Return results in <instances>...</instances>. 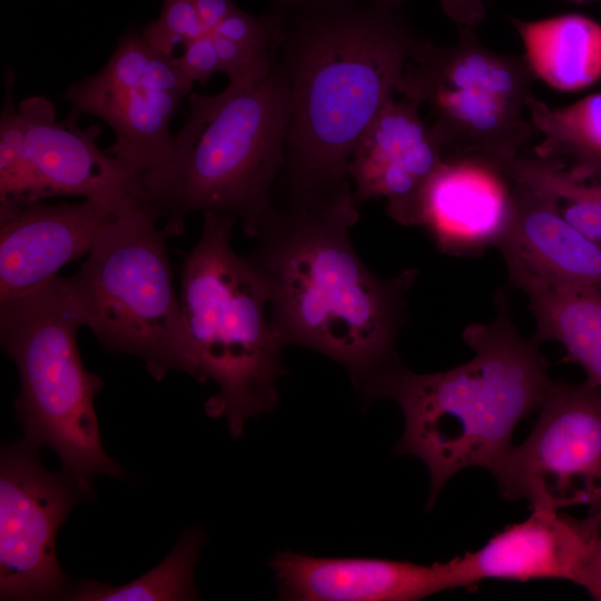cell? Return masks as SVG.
<instances>
[{
    "mask_svg": "<svg viewBox=\"0 0 601 601\" xmlns=\"http://www.w3.org/2000/svg\"><path fill=\"white\" fill-rule=\"evenodd\" d=\"M203 216L178 290L188 341L186 374L216 384L218 392L206 401L205 412L224 417L230 435L239 437L249 418L275 408L286 345L273 323L262 277L231 247L237 220Z\"/></svg>",
    "mask_w": 601,
    "mask_h": 601,
    "instance_id": "obj_5",
    "label": "cell"
},
{
    "mask_svg": "<svg viewBox=\"0 0 601 601\" xmlns=\"http://www.w3.org/2000/svg\"><path fill=\"white\" fill-rule=\"evenodd\" d=\"M529 436L491 470L501 494L531 509L601 504V388L553 382Z\"/></svg>",
    "mask_w": 601,
    "mask_h": 601,
    "instance_id": "obj_9",
    "label": "cell"
},
{
    "mask_svg": "<svg viewBox=\"0 0 601 601\" xmlns=\"http://www.w3.org/2000/svg\"><path fill=\"white\" fill-rule=\"evenodd\" d=\"M159 220L146 201L116 215L81 267L61 276L82 326L109 352L140 358L156 381L188 368L179 293Z\"/></svg>",
    "mask_w": 601,
    "mask_h": 601,
    "instance_id": "obj_7",
    "label": "cell"
},
{
    "mask_svg": "<svg viewBox=\"0 0 601 601\" xmlns=\"http://www.w3.org/2000/svg\"><path fill=\"white\" fill-rule=\"evenodd\" d=\"M579 522L583 554L575 583L583 587L594 600L601 601V504L590 508Z\"/></svg>",
    "mask_w": 601,
    "mask_h": 601,
    "instance_id": "obj_28",
    "label": "cell"
},
{
    "mask_svg": "<svg viewBox=\"0 0 601 601\" xmlns=\"http://www.w3.org/2000/svg\"><path fill=\"white\" fill-rule=\"evenodd\" d=\"M194 3L203 24L209 32L238 8L233 0H194Z\"/></svg>",
    "mask_w": 601,
    "mask_h": 601,
    "instance_id": "obj_32",
    "label": "cell"
},
{
    "mask_svg": "<svg viewBox=\"0 0 601 601\" xmlns=\"http://www.w3.org/2000/svg\"><path fill=\"white\" fill-rule=\"evenodd\" d=\"M118 214L104 204H28L0 218V302L39 290L68 263L88 255Z\"/></svg>",
    "mask_w": 601,
    "mask_h": 601,
    "instance_id": "obj_13",
    "label": "cell"
},
{
    "mask_svg": "<svg viewBox=\"0 0 601 601\" xmlns=\"http://www.w3.org/2000/svg\"><path fill=\"white\" fill-rule=\"evenodd\" d=\"M495 304L492 321L463 331L474 351L469 362L428 374L397 363L358 388L365 404L391 398L400 405L404 432L395 452L417 456L427 466L428 508L461 470L491 472L512 446L518 424L540 408L554 382L539 344L514 325L506 294Z\"/></svg>",
    "mask_w": 601,
    "mask_h": 601,
    "instance_id": "obj_3",
    "label": "cell"
},
{
    "mask_svg": "<svg viewBox=\"0 0 601 601\" xmlns=\"http://www.w3.org/2000/svg\"><path fill=\"white\" fill-rule=\"evenodd\" d=\"M205 534L200 528L185 532L171 552L152 570L119 587L93 580L77 582L68 597L73 601H181L196 600L194 570Z\"/></svg>",
    "mask_w": 601,
    "mask_h": 601,
    "instance_id": "obj_23",
    "label": "cell"
},
{
    "mask_svg": "<svg viewBox=\"0 0 601 601\" xmlns=\"http://www.w3.org/2000/svg\"><path fill=\"white\" fill-rule=\"evenodd\" d=\"M289 111L287 78L276 55L268 75L253 86L190 93L170 158L140 178L142 200L165 219L167 237L183 234L196 211L230 216L256 236L286 164Z\"/></svg>",
    "mask_w": 601,
    "mask_h": 601,
    "instance_id": "obj_4",
    "label": "cell"
},
{
    "mask_svg": "<svg viewBox=\"0 0 601 601\" xmlns=\"http://www.w3.org/2000/svg\"><path fill=\"white\" fill-rule=\"evenodd\" d=\"M24 440L0 455V600H68L73 585L59 565L56 538L87 497L71 475L48 471Z\"/></svg>",
    "mask_w": 601,
    "mask_h": 601,
    "instance_id": "obj_10",
    "label": "cell"
},
{
    "mask_svg": "<svg viewBox=\"0 0 601 601\" xmlns=\"http://www.w3.org/2000/svg\"><path fill=\"white\" fill-rule=\"evenodd\" d=\"M528 114L542 137L534 155L559 160L580 176L601 174V92L563 107L533 96Z\"/></svg>",
    "mask_w": 601,
    "mask_h": 601,
    "instance_id": "obj_20",
    "label": "cell"
},
{
    "mask_svg": "<svg viewBox=\"0 0 601 601\" xmlns=\"http://www.w3.org/2000/svg\"><path fill=\"white\" fill-rule=\"evenodd\" d=\"M514 181L477 156L446 155L422 203L420 225L447 255H476L497 247L512 214Z\"/></svg>",
    "mask_w": 601,
    "mask_h": 601,
    "instance_id": "obj_14",
    "label": "cell"
},
{
    "mask_svg": "<svg viewBox=\"0 0 601 601\" xmlns=\"http://www.w3.org/2000/svg\"><path fill=\"white\" fill-rule=\"evenodd\" d=\"M445 158L421 109L393 98L359 138L349 160L355 204L384 198L391 218L418 226L425 190Z\"/></svg>",
    "mask_w": 601,
    "mask_h": 601,
    "instance_id": "obj_12",
    "label": "cell"
},
{
    "mask_svg": "<svg viewBox=\"0 0 601 601\" xmlns=\"http://www.w3.org/2000/svg\"><path fill=\"white\" fill-rule=\"evenodd\" d=\"M92 116L104 120L115 134L106 150L142 176L171 156L175 136L170 119L161 115L137 88L98 106Z\"/></svg>",
    "mask_w": 601,
    "mask_h": 601,
    "instance_id": "obj_22",
    "label": "cell"
},
{
    "mask_svg": "<svg viewBox=\"0 0 601 601\" xmlns=\"http://www.w3.org/2000/svg\"><path fill=\"white\" fill-rule=\"evenodd\" d=\"M18 107L27 129L26 168L10 214L55 196L96 200L116 214L144 201L141 176L98 147L99 125L80 129L69 117L58 121L52 102L40 96Z\"/></svg>",
    "mask_w": 601,
    "mask_h": 601,
    "instance_id": "obj_11",
    "label": "cell"
},
{
    "mask_svg": "<svg viewBox=\"0 0 601 601\" xmlns=\"http://www.w3.org/2000/svg\"><path fill=\"white\" fill-rule=\"evenodd\" d=\"M536 79L575 91L601 78V24L579 13L540 20L510 18Z\"/></svg>",
    "mask_w": 601,
    "mask_h": 601,
    "instance_id": "obj_19",
    "label": "cell"
},
{
    "mask_svg": "<svg viewBox=\"0 0 601 601\" xmlns=\"http://www.w3.org/2000/svg\"><path fill=\"white\" fill-rule=\"evenodd\" d=\"M497 248L508 273L601 288V247L516 183L511 219Z\"/></svg>",
    "mask_w": 601,
    "mask_h": 601,
    "instance_id": "obj_17",
    "label": "cell"
},
{
    "mask_svg": "<svg viewBox=\"0 0 601 601\" xmlns=\"http://www.w3.org/2000/svg\"><path fill=\"white\" fill-rule=\"evenodd\" d=\"M80 327L61 276L31 294L0 302L1 347L20 378L14 411L23 440L51 449L61 470L91 496L96 475L120 477L122 469L101 444L95 398L104 383L81 361Z\"/></svg>",
    "mask_w": 601,
    "mask_h": 601,
    "instance_id": "obj_6",
    "label": "cell"
},
{
    "mask_svg": "<svg viewBox=\"0 0 601 601\" xmlns=\"http://www.w3.org/2000/svg\"><path fill=\"white\" fill-rule=\"evenodd\" d=\"M283 30L282 11L255 17L238 7L211 32L248 48L276 52L283 38Z\"/></svg>",
    "mask_w": 601,
    "mask_h": 601,
    "instance_id": "obj_26",
    "label": "cell"
},
{
    "mask_svg": "<svg viewBox=\"0 0 601 601\" xmlns=\"http://www.w3.org/2000/svg\"><path fill=\"white\" fill-rule=\"evenodd\" d=\"M220 72L229 78L228 86L244 88L263 80L270 71L275 53L238 45L213 33Z\"/></svg>",
    "mask_w": 601,
    "mask_h": 601,
    "instance_id": "obj_27",
    "label": "cell"
},
{
    "mask_svg": "<svg viewBox=\"0 0 601 601\" xmlns=\"http://www.w3.org/2000/svg\"><path fill=\"white\" fill-rule=\"evenodd\" d=\"M358 209L351 184L319 199L274 201L246 255L284 344L337 362L357 390L398 363L395 342L417 275L381 278L366 267L351 240Z\"/></svg>",
    "mask_w": 601,
    "mask_h": 601,
    "instance_id": "obj_2",
    "label": "cell"
},
{
    "mask_svg": "<svg viewBox=\"0 0 601 601\" xmlns=\"http://www.w3.org/2000/svg\"><path fill=\"white\" fill-rule=\"evenodd\" d=\"M269 565L278 599L292 601H414L454 589L449 562L431 565L382 558H321L277 552Z\"/></svg>",
    "mask_w": 601,
    "mask_h": 601,
    "instance_id": "obj_15",
    "label": "cell"
},
{
    "mask_svg": "<svg viewBox=\"0 0 601 601\" xmlns=\"http://www.w3.org/2000/svg\"><path fill=\"white\" fill-rule=\"evenodd\" d=\"M509 277L529 299L536 323L535 343L559 342L587 380L601 388V288L553 283L524 273H510Z\"/></svg>",
    "mask_w": 601,
    "mask_h": 601,
    "instance_id": "obj_18",
    "label": "cell"
},
{
    "mask_svg": "<svg viewBox=\"0 0 601 601\" xmlns=\"http://www.w3.org/2000/svg\"><path fill=\"white\" fill-rule=\"evenodd\" d=\"M193 87L194 81L178 68L174 57L152 51L145 70L142 89L171 92L186 98L190 96Z\"/></svg>",
    "mask_w": 601,
    "mask_h": 601,
    "instance_id": "obj_30",
    "label": "cell"
},
{
    "mask_svg": "<svg viewBox=\"0 0 601 601\" xmlns=\"http://www.w3.org/2000/svg\"><path fill=\"white\" fill-rule=\"evenodd\" d=\"M505 170L601 247V174L580 176L559 160L534 154H521Z\"/></svg>",
    "mask_w": 601,
    "mask_h": 601,
    "instance_id": "obj_21",
    "label": "cell"
},
{
    "mask_svg": "<svg viewBox=\"0 0 601 601\" xmlns=\"http://www.w3.org/2000/svg\"><path fill=\"white\" fill-rule=\"evenodd\" d=\"M184 47V53L174 57V61L190 80L206 82L215 73L220 72L211 32L189 41Z\"/></svg>",
    "mask_w": 601,
    "mask_h": 601,
    "instance_id": "obj_29",
    "label": "cell"
},
{
    "mask_svg": "<svg viewBox=\"0 0 601 601\" xmlns=\"http://www.w3.org/2000/svg\"><path fill=\"white\" fill-rule=\"evenodd\" d=\"M398 6L306 0L282 10L276 59L290 111L280 198H322L351 184L359 138L400 92L407 63L426 40Z\"/></svg>",
    "mask_w": 601,
    "mask_h": 601,
    "instance_id": "obj_1",
    "label": "cell"
},
{
    "mask_svg": "<svg viewBox=\"0 0 601 601\" xmlns=\"http://www.w3.org/2000/svg\"><path fill=\"white\" fill-rule=\"evenodd\" d=\"M535 80L524 56L495 52L475 27L460 26L453 46L425 40L417 48L398 93L427 109L445 156H477L505 169L535 132L525 117Z\"/></svg>",
    "mask_w": 601,
    "mask_h": 601,
    "instance_id": "obj_8",
    "label": "cell"
},
{
    "mask_svg": "<svg viewBox=\"0 0 601 601\" xmlns=\"http://www.w3.org/2000/svg\"><path fill=\"white\" fill-rule=\"evenodd\" d=\"M14 71L8 69L0 115V209L12 205L26 168L27 129L19 107L14 105Z\"/></svg>",
    "mask_w": 601,
    "mask_h": 601,
    "instance_id": "obj_24",
    "label": "cell"
},
{
    "mask_svg": "<svg viewBox=\"0 0 601 601\" xmlns=\"http://www.w3.org/2000/svg\"><path fill=\"white\" fill-rule=\"evenodd\" d=\"M583 554L579 519L556 509L535 508L482 548L447 561L454 589H471L487 579H554L577 582Z\"/></svg>",
    "mask_w": 601,
    "mask_h": 601,
    "instance_id": "obj_16",
    "label": "cell"
},
{
    "mask_svg": "<svg viewBox=\"0 0 601 601\" xmlns=\"http://www.w3.org/2000/svg\"><path fill=\"white\" fill-rule=\"evenodd\" d=\"M140 32L154 51L173 57L178 45L185 46L209 31L203 24L194 0H162L158 18Z\"/></svg>",
    "mask_w": 601,
    "mask_h": 601,
    "instance_id": "obj_25",
    "label": "cell"
},
{
    "mask_svg": "<svg viewBox=\"0 0 601 601\" xmlns=\"http://www.w3.org/2000/svg\"><path fill=\"white\" fill-rule=\"evenodd\" d=\"M568 1L574 2L577 4H583V3L599 2L601 0H568Z\"/></svg>",
    "mask_w": 601,
    "mask_h": 601,
    "instance_id": "obj_33",
    "label": "cell"
},
{
    "mask_svg": "<svg viewBox=\"0 0 601 601\" xmlns=\"http://www.w3.org/2000/svg\"><path fill=\"white\" fill-rule=\"evenodd\" d=\"M306 0H274L276 11H282L290 6ZM382 1L400 4L403 0H365ZM444 13L460 26L480 24L486 16L485 0H439Z\"/></svg>",
    "mask_w": 601,
    "mask_h": 601,
    "instance_id": "obj_31",
    "label": "cell"
}]
</instances>
